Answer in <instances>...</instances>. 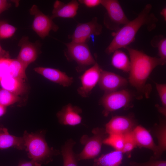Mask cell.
Returning a JSON list of instances; mask_svg holds the SVG:
<instances>
[{"instance_id":"6da1fadb","label":"cell","mask_w":166,"mask_h":166,"mask_svg":"<svg viewBox=\"0 0 166 166\" xmlns=\"http://www.w3.org/2000/svg\"><path fill=\"white\" fill-rule=\"evenodd\" d=\"M128 52L130 62L129 81L137 91L136 97H147L150 88L146 85V81L153 70L157 66L164 65L159 57L150 56L143 52L128 46L125 48Z\"/></svg>"},{"instance_id":"7a4b0ae2","label":"cell","mask_w":166,"mask_h":166,"mask_svg":"<svg viewBox=\"0 0 166 166\" xmlns=\"http://www.w3.org/2000/svg\"><path fill=\"white\" fill-rule=\"evenodd\" d=\"M152 6L146 5L138 16L134 19L129 21L113 34V38L105 50L109 55L120 48H125L135 40L138 31L143 26H146L149 31L154 29L158 19L151 12Z\"/></svg>"},{"instance_id":"3957f363","label":"cell","mask_w":166,"mask_h":166,"mask_svg":"<svg viewBox=\"0 0 166 166\" xmlns=\"http://www.w3.org/2000/svg\"><path fill=\"white\" fill-rule=\"evenodd\" d=\"M44 135L42 131L29 133L25 131L23 136L28 157L41 165L51 162L54 156L60 154L59 150L48 146Z\"/></svg>"},{"instance_id":"277c9868","label":"cell","mask_w":166,"mask_h":166,"mask_svg":"<svg viewBox=\"0 0 166 166\" xmlns=\"http://www.w3.org/2000/svg\"><path fill=\"white\" fill-rule=\"evenodd\" d=\"M135 96L133 93L126 89L105 93L99 101L104 108L103 115L107 117L110 113L121 109H126L132 107Z\"/></svg>"},{"instance_id":"5b68a950","label":"cell","mask_w":166,"mask_h":166,"mask_svg":"<svg viewBox=\"0 0 166 166\" xmlns=\"http://www.w3.org/2000/svg\"><path fill=\"white\" fill-rule=\"evenodd\" d=\"M92 133L91 137L84 135L80 138V143L84 146L80 153L76 154L78 161L95 159L100 153L103 141L108 135L103 128H94Z\"/></svg>"},{"instance_id":"8992f818","label":"cell","mask_w":166,"mask_h":166,"mask_svg":"<svg viewBox=\"0 0 166 166\" xmlns=\"http://www.w3.org/2000/svg\"><path fill=\"white\" fill-rule=\"evenodd\" d=\"M66 45L65 55L68 60L77 62L78 66L76 69L77 72H81L87 66L93 65L96 62L86 43L71 41L66 44Z\"/></svg>"},{"instance_id":"52a82bcc","label":"cell","mask_w":166,"mask_h":166,"mask_svg":"<svg viewBox=\"0 0 166 166\" xmlns=\"http://www.w3.org/2000/svg\"><path fill=\"white\" fill-rule=\"evenodd\" d=\"M106 13L104 18L106 27L116 32L129 20L125 15L119 2L117 0H101V4Z\"/></svg>"},{"instance_id":"ba28073f","label":"cell","mask_w":166,"mask_h":166,"mask_svg":"<svg viewBox=\"0 0 166 166\" xmlns=\"http://www.w3.org/2000/svg\"><path fill=\"white\" fill-rule=\"evenodd\" d=\"M30 12L34 16L32 28L42 38L48 35L51 30L55 32L58 29V26L53 22L50 16L43 13L36 5H34L32 6Z\"/></svg>"},{"instance_id":"9c48e42d","label":"cell","mask_w":166,"mask_h":166,"mask_svg":"<svg viewBox=\"0 0 166 166\" xmlns=\"http://www.w3.org/2000/svg\"><path fill=\"white\" fill-rule=\"evenodd\" d=\"M137 125L136 121L132 116H115L106 124L105 129L108 135H124L132 131Z\"/></svg>"},{"instance_id":"30bf717a","label":"cell","mask_w":166,"mask_h":166,"mask_svg":"<svg viewBox=\"0 0 166 166\" xmlns=\"http://www.w3.org/2000/svg\"><path fill=\"white\" fill-rule=\"evenodd\" d=\"M97 21V18L95 17L89 22L78 24L70 36L72 41L86 43L91 36L100 35L102 33V27Z\"/></svg>"},{"instance_id":"8fae6325","label":"cell","mask_w":166,"mask_h":166,"mask_svg":"<svg viewBox=\"0 0 166 166\" xmlns=\"http://www.w3.org/2000/svg\"><path fill=\"white\" fill-rule=\"evenodd\" d=\"M18 45L20 49L17 59L26 70L28 66L37 59L40 53V45L39 43L30 42L27 36L22 37Z\"/></svg>"},{"instance_id":"7c38bea8","label":"cell","mask_w":166,"mask_h":166,"mask_svg":"<svg viewBox=\"0 0 166 166\" xmlns=\"http://www.w3.org/2000/svg\"><path fill=\"white\" fill-rule=\"evenodd\" d=\"M102 70L96 62L79 77L81 86L77 91L81 97H87L90 95L93 89L98 83Z\"/></svg>"},{"instance_id":"4fadbf2b","label":"cell","mask_w":166,"mask_h":166,"mask_svg":"<svg viewBox=\"0 0 166 166\" xmlns=\"http://www.w3.org/2000/svg\"><path fill=\"white\" fill-rule=\"evenodd\" d=\"M98 84L100 89L108 93L124 87L128 81L125 78L114 73L102 70Z\"/></svg>"},{"instance_id":"5bb4252c","label":"cell","mask_w":166,"mask_h":166,"mask_svg":"<svg viewBox=\"0 0 166 166\" xmlns=\"http://www.w3.org/2000/svg\"><path fill=\"white\" fill-rule=\"evenodd\" d=\"M137 147L144 148L151 150L153 153L154 158H160L157 145L148 130L141 125H137L133 130Z\"/></svg>"},{"instance_id":"9a60e30c","label":"cell","mask_w":166,"mask_h":166,"mask_svg":"<svg viewBox=\"0 0 166 166\" xmlns=\"http://www.w3.org/2000/svg\"><path fill=\"white\" fill-rule=\"evenodd\" d=\"M82 112L81 108L69 103L64 106L56 115L61 124L75 126L81 123L82 118L81 114Z\"/></svg>"},{"instance_id":"2e32d148","label":"cell","mask_w":166,"mask_h":166,"mask_svg":"<svg viewBox=\"0 0 166 166\" xmlns=\"http://www.w3.org/2000/svg\"><path fill=\"white\" fill-rule=\"evenodd\" d=\"M34 70L49 81L64 87L70 86L73 82V77L68 76L65 73L58 69L39 67L35 68Z\"/></svg>"},{"instance_id":"e0dca14e","label":"cell","mask_w":166,"mask_h":166,"mask_svg":"<svg viewBox=\"0 0 166 166\" xmlns=\"http://www.w3.org/2000/svg\"><path fill=\"white\" fill-rule=\"evenodd\" d=\"M79 5L76 0H72L66 4L57 0L54 4L50 17L52 19L57 17L73 18L77 14Z\"/></svg>"},{"instance_id":"ac0fdd59","label":"cell","mask_w":166,"mask_h":166,"mask_svg":"<svg viewBox=\"0 0 166 166\" xmlns=\"http://www.w3.org/2000/svg\"><path fill=\"white\" fill-rule=\"evenodd\" d=\"M13 147L18 149L25 150L24 141L22 137H17L10 134L8 129L0 128V149Z\"/></svg>"},{"instance_id":"d6986e66","label":"cell","mask_w":166,"mask_h":166,"mask_svg":"<svg viewBox=\"0 0 166 166\" xmlns=\"http://www.w3.org/2000/svg\"><path fill=\"white\" fill-rule=\"evenodd\" d=\"M24 80L7 76L0 79V85L2 89L17 95H20L25 93L27 90Z\"/></svg>"},{"instance_id":"ffe728a7","label":"cell","mask_w":166,"mask_h":166,"mask_svg":"<svg viewBox=\"0 0 166 166\" xmlns=\"http://www.w3.org/2000/svg\"><path fill=\"white\" fill-rule=\"evenodd\" d=\"M121 151L114 150L102 154L93 161V166H120L123 158Z\"/></svg>"},{"instance_id":"44dd1931","label":"cell","mask_w":166,"mask_h":166,"mask_svg":"<svg viewBox=\"0 0 166 166\" xmlns=\"http://www.w3.org/2000/svg\"><path fill=\"white\" fill-rule=\"evenodd\" d=\"M76 142L72 139L67 140L61 147V153L63 159V166H77L76 154L73 150Z\"/></svg>"},{"instance_id":"7402d4cb","label":"cell","mask_w":166,"mask_h":166,"mask_svg":"<svg viewBox=\"0 0 166 166\" xmlns=\"http://www.w3.org/2000/svg\"><path fill=\"white\" fill-rule=\"evenodd\" d=\"M153 133L158 141L157 146L160 158L166 150V120L161 119L159 123L155 126Z\"/></svg>"},{"instance_id":"603a6c76","label":"cell","mask_w":166,"mask_h":166,"mask_svg":"<svg viewBox=\"0 0 166 166\" xmlns=\"http://www.w3.org/2000/svg\"><path fill=\"white\" fill-rule=\"evenodd\" d=\"M111 63L115 68L129 73L130 67V59L127 55L121 50L117 49L113 53Z\"/></svg>"},{"instance_id":"cb8c5ba5","label":"cell","mask_w":166,"mask_h":166,"mask_svg":"<svg viewBox=\"0 0 166 166\" xmlns=\"http://www.w3.org/2000/svg\"><path fill=\"white\" fill-rule=\"evenodd\" d=\"M16 63V59L10 58H0V79L6 76H12Z\"/></svg>"},{"instance_id":"d4e9b609","label":"cell","mask_w":166,"mask_h":166,"mask_svg":"<svg viewBox=\"0 0 166 166\" xmlns=\"http://www.w3.org/2000/svg\"><path fill=\"white\" fill-rule=\"evenodd\" d=\"M124 143V135L112 134L108 135L104 140L103 144L112 147L115 150L122 151Z\"/></svg>"},{"instance_id":"484cf974","label":"cell","mask_w":166,"mask_h":166,"mask_svg":"<svg viewBox=\"0 0 166 166\" xmlns=\"http://www.w3.org/2000/svg\"><path fill=\"white\" fill-rule=\"evenodd\" d=\"M158 50V55L164 65L166 62V38L162 36L155 37L151 42Z\"/></svg>"},{"instance_id":"4316f807","label":"cell","mask_w":166,"mask_h":166,"mask_svg":"<svg viewBox=\"0 0 166 166\" xmlns=\"http://www.w3.org/2000/svg\"><path fill=\"white\" fill-rule=\"evenodd\" d=\"M21 100L19 96L7 90L0 89V104L6 107L12 105Z\"/></svg>"},{"instance_id":"83f0119b","label":"cell","mask_w":166,"mask_h":166,"mask_svg":"<svg viewBox=\"0 0 166 166\" xmlns=\"http://www.w3.org/2000/svg\"><path fill=\"white\" fill-rule=\"evenodd\" d=\"M124 146L122 152L123 154H126L128 157H130L132 151L137 147L133 131L124 134Z\"/></svg>"},{"instance_id":"f1b7e54d","label":"cell","mask_w":166,"mask_h":166,"mask_svg":"<svg viewBox=\"0 0 166 166\" xmlns=\"http://www.w3.org/2000/svg\"><path fill=\"white\" fill-rule=\"evenodd\" d=\"M17 28L4 21H0V39H6L12 37Z\"/></svg>"},{"instance_id":"f546056e","label":"cell","mask_w":166,"mask_h":166,"mask_svg":"<svg viewBox=\"0 0 166 166\" xmlns=\"http://www.w3.org/2000/svg\"><path fill=\"white\" fill-rule=\"evenodd\" d=\"M129 165L130 166H166V161L156 159L152 156L147 162L138 163L132 161L130 162Z\"/></svg>"},{"instance_id":"4dcf8cb0","label":"cell","mask_w":166,"mask_h":166,"mask_svg":"<svg viewBox=\"0 0 166 166\" xmlns=\"http://www.w3.org/2000/svg\"><path fill=\"white\" fill-rule=\"evenodd\" d=\"M162 107L166 108V85L155 83Z\"/></svg>"},{"instance_id":"1f68e13d","label":"cell","mask_w":166,"mask_h":166,"mask_svg":"<svg viewBox=\"0 0 166 166\" xmlns=\"http://www.w3.org/2000/svg\"><path fill=\"white\" fill-rule=\"evenodd\" d=\"M89 8L96 7L101 4V0H81L78 1Z\"/></svg>"},{"instance_id":"d6a6232c","label":"cell","mask_w":166,"mask_h":166,"mask_svg":"<svg viewBox=\"0 0 166 166\" xmlns=\"http://www.w3.org/2000/svg\"><path fill=\"white\" fill-rule=\"evenodd\" d=\"M11 6V4L8 1L0 0V15L2 12L8 10Z\"/></svg>"},{"instance_id":"836d02e7","label":"cell","mask_w":166,"mask_h":166,"mask_svg":"<svg viewBox=\"0 0 166 166\" xmlns=\"http://www.w3.org/2000/svg\"><path fill=\"white\" fill-rule=\"evenodd\" d=\"M41 165L35 161L31 160L29 161L23 162L20 163L18 166H41Z\"/></svg>"},{"instance_id":"e575fe53","label":"cell","mask_w":166,"mask_h":166,"mask_svg":"<svg viewBox=\"0 0 166 166\" xmlns=\"http://www.w3.org/2000/svg\"><path fill=\"white\" fill-rule=\"evenodd\" d=\"M10 58L9 52L2 49L0 44V58Z\"/></svg>"},{"instance_id":"d590c367","label":"cell","mask_w":166,"mask_h":166,"mask_svg":"<svg viewBox=\"0 0 166 166\" xmlns=\"http://www.w3.org/2000/svg\"><path fill=\"white\" fill-rule=\"evenodd\" d=\"M155 106L157 108L158 111L164 117H166V108H164L157 104Z\"/></svg>"},{"instance_id":"8d00e7d4","label":"cell","mask_w":166,"mask_h":166,"mask_svg":"<svg viewBox=\"0 0 166 166\" xmlns=\"http://www.w3.org/2000/svg\"><path fill=\"white\" fill-rule=\"evenodd\" d=\"M6 107L0 104V117L3 115L6 112Z\"/></svg>"},{"instance_id":"74e56055","label":"cell","mask_w":166,"mask_h":166,"mask_svg":"<svg viewBox=\"0 0 166 166\" xmlns=\"http://www.w3.org/2000/svg\"><path fill=\"white\" fill-rule=\"evenodd\" d=\"M160 14L163 17L164 19V20L166 21V8H164L162 9L160 12Z\"/></svg>"}]
</instances>
